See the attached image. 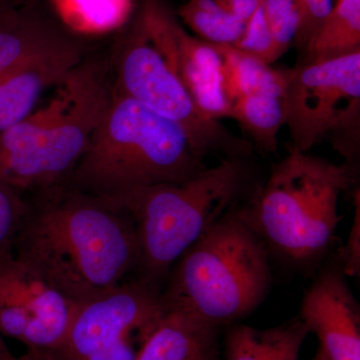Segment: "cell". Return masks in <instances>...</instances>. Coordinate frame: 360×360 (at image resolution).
I'll return each instance as SVG.
<instances>
[{
	"instance_id": "4",
	"label": "cell",
	"mask_w": 360,
	"mask_h": 360,
	"mask_svg": "<svg viewBox=\"0 0 360 360\" xmlns=\"http://www.w3.org/2000/svg\"><path fill=\"white\" fill-rule=\"evenodd\" d=\"M206 167L179 125L115 89L65 186L110 200L142 187L184 181Z\"/></svg>"
},
{
	"instance_id": "7",
	"label": "cell",
	"mask_w": 360,
	"mask_h": 360,
	"mask_svg": "<svg viewBox=\"0 0 360 360\" xmlns=\"http://www.w3.org/2000/svg\"><path fill=\"white\" fill-rule=\"evenodd\" d=\"M284 125L288 148L302 153L328 139L345 162L359 155L360 52L284 68Z\"/></svg>"
},
{
	"instance_id": "11",
	"label": "cell",
	"mask_w": 360,
	"mask_h": 360,
	"mask_svg": "<svg viewBox=\"0 0 360 360\" xmlns=\"http://www.w3.org/2000/svg\"><path fill=\"white\" fill-rule=\"evenodd\" d=\"M135 15L200 112L219 122L231 118L232 103L225 94L217 45L187 32L162 0H142Z\"/></svg>"
},
{
	"instance_id": "2",
	"label": "cell",
	"mask_w": 360,
	"mask_h": 360,
	"mask_svg": "<svg viewBox=\"0 0 360 360\" xmlns=\"http://www.w3.org/2000/svg\"><path fill=\"white\" fill-rule=\"evenodd\" d=\"M110 61L84 58L53 96L0 132V182L20 194L65 186L115 91Z\"/></svg>"
},
{
	"instance_id": "26",
	"label": "cell",
	"mask_w": 360,
	"mask_h": 360,
	"mask_svg": "<svg viewBox=\"0 0 360 360\" xmlns=\"http://www.w3.org/2000/svg\"><path fill=\"white\" fill-rule=\"evenodd\" d=\"M340 264L347 276H359L360 272V198L354 191V217L347 243L340 250Z\"/></svg>"
},
{
	"instance_id": "31",
	"label": "cell",
	"mask_w": 360,
	"mask_h": 360,
	"mask_svg": "<svg viewBox=\"0 0 360 360\" xmlns=\"http://www.w3.org/2000/svg\"><path fill=\"white\" fill-rule=\"evenodd\" d=\"M0 360H8V359H0ZM11 360H16V357H15V359H11Z\"/></svg>"
},
{
	"instance_id": "29",
	"label": "cell",
	"mask_w": 360,
	"mask_h": 360,
	"mask_svg": "<svg viewBox=\"0 0 360 360\" xmlns=\"http://www.w3.org/2000/svg\"><path fill=\"white\" fill-rule=\"evenodd\" d=\"M0 359L9 360L15 359V357L11 354V352H9L8 348H7L1 335H0Z\"/></svg>"
},
{
	"instance_id": "17",
	"label": "cell",
	"mask_w": 360,
	"mask_h": 360,
	"mask_svg": "<svg viewBox=\"0 0 360 360\" xmlns=\"http://www.w3.org/2000/svg\"><path fill=\"white\" fill-rule=\"evenodd\" d=\"M59 23L71 34L97 37L125 27L134 13V0H49Z\"/></svg>"
},
{
	"instance_id": "6",
	"label": "cell",
	"mask_w": 360,
	"mask_h": 360,
	"mask_svg": "<svg viewBox=\"0 0 360 360\" xmlns=\"http://www.w3.org/2000/svg\"><path fill=\"white\" fill-rule=\"evenodd\" d=\"M239 207L208 229L170 270L162 290L168 309L221 328L264 302L271 285L269 250Z\"/></svg>"
},
{
	"instance_id": "3",
	"label": "cell",
	"mask_w": 360,
	"mask_h": 360,
	"mask_svg": "<svg viewBox=\"0 0 360 360\" xmlns=\"http://www.w3.org/2000/svg\"><path fill=\"white\" fill-rule=\"evenodd\" d=\"M262 182L252 158H222L184 181L106 200L134 220L139 276L161 286L180 257L226 213L250 200Z\"/></svg>"
},
{
	"instance_id": "18",
	"label": "cell",
	"mask_w": 360,
	"mask_h": 360,
	"mask_svg": "<svg viewBox=\"0 0 360 360\" xmlns=\"http://www.w3.org/2000/svg\"><path fill=\"white\" fill-rule=\"evenodd\" d=\"M360 52V0H335L333 11L305 45L300 63H319Z\"/></svg>"
},
{
	"instance_id": "28",
	"label": "cell",
	"mask_w": 360,
	"mask_h": 360,
	"mask_svg": "<svg viewBox=\"0 0 360 360\" xmlns=\"http://www.w3.org/2000/svg\"><path fill=\"white\" fill-rule=\"evenodd\" d=\"M16 360H56V359L51 352L27 349L25 354Z\"/></svg>"
},
{
	"instance_id": "16",
	"label": "cell",
	"mask_w": 360,
	"mask_h": 360,
	"mask_svg": "<svg viewBox=\"0 0 360 360\" xmlns=\"http://www.w3.org/2000/svg\"><path fill=\"white\" fill-rule=\"evenodd\" d=\"M309 329L300 316L270 328L238 324L225 338L226 360H297Z\"/></svg>"
},
{
	"instance_id": "1",
	"label": "cell",
	"mask_w": 360,
	"mask_h": 360,
	"mask_svg": "<svg viewBox=\"0 0 360 360\" xmlns=\"http://www.w3.org/2000/svg\"><path fill=\"white\" fill-rule=\"evenodd\" d=\"M14 252L77 303L113 290L139 265L131 215L110 201L65 186L39 193L37 201L27 205Z\"/></svg>"
},
{
	"instance_id": "12",
	"label": "cell",
	"mask_w": 360,
	"mask_h": 360,
	"mask_svg": "<svg viewBox=\"0 0 360 360\" xmlns=\"http://www.w3.org/2000/svg\"><path fill=\"white\" fill-rule=\"evenodd\" d=\"M340 264L324 269L300 302V319L328 360H360L359 303Z\"/></svg>"
},
{
	"instance_id": "9",
	"label": "cell",
	"mask_w": 360,
	"mask_h": 360,
	"mask_svg": "<svg viewBox=\"0 0 360 360\" xmlns=\"http://www.w3.org/2000/svg\"><path fill=\"white\" fill-rule=\"evenodd\" d=\"M162 288L142 277L82 303L56 360H136L167 314Z\"/></svg>"
},
{
	"instance_id": "25",
	"label": "cell",
	"mask_w": 360,
	"mask_h": 360,
	"mask_svg": "<svg viewBox=\"0 0 360 360\" xmlns=\"http://www.w3.org/2000/svg\"><path fill=\"white\" fill-rule=\"evenodd\" d=\"M302 13V25L296 35L295 46L302 52L333 11L335 0H297Z\"/></svg>"
},
{
	"instance_id": "23",
	"label": "cell",
	"mask_w": 360,
	"mask_h": 360,
	"mask_svg": "<svg viewBox=\"0 0 360 360\" xmlns=\"http://www.w3.org/2000/svg\"><path fill=\"white\" fill-rule=\"evenodd\" d=\"M26 207L20 194L0 182V260L14 250Z\"/></svg>"
},
{
	"instance_id": "5",
	"label": "cell",
	"mask_w": 360,
	"mask_h": 360,
	"mask_svg": "<svg viewBox=\"0 0 360 360\" xmlns=\"http://www.w3.org/2000/svg\"><path fill=\"white\" fill-rule=\"evenodd\" d=\"M356 169L288 148L239 212L269 251L295 264L314 262L333 243L338 201L356 184Z\"/></svg>"
},
{
	"instance_id": "10",
	"label": "cell",
	"mask_w": 360,
	"mask_h": 360,
	"mask_svg": "<svg viewBox=\"0 0 360 360\" xmlns=\"http://www.w3.org/2000/svg\"><path fill=\"white\" fill-rule=\"evenodd\" d=\"M39 267L18 253L0 260V335L54 354L78 307Z\"/></svg>"
},
{
	"instance_id": "14",
	"label": "cell",
	"mask_w": 360,
	"mask_h": 360,
	"mask_svg": "<svg viewBox=\"0 0 360 360\" xmlns=\"http://www.w3.org/2000/svg\"><path fill=\"white\" fill-rule=\"evenodd\" d=\"M219 330L195 315L168 309L136 360H219Z\"/></svg>"
},
{
	"instance_id": "19",
	"label": "cell",
	"mask_w": 360,
	"mask_h": 360,
	"mask_svg": "<svg viewBox=\"0 0 360 360\" xmlns=\"http://www.w3.org/2000/svg\"><path fill=\"white\" fill-rule=\"evenodd\" d=\"M222 56V82L231 103L250 94L283 96V68H274L231 45H217Z\"/></svg>"
},
{
	"instance_id": "22",
	"label": "cell",
	"mask_w": 360,
	"mask_h": 360,
	"mask_svg": "<svg viewBox=\"0 0 360 360\" xmlns=\"http://www.w3.org/2000/svg\"><path fill=\"white\" fill-rule=\"evenodd\" d=\"M276 58L279 59L295 44L302 25V13L297 0H262Z\"/></svg>"
},
{
	"instance_id": "20",
	"label": "cell",
	"mask_w": 360,
	"mask_h": 360,
	"mask_svg": "<svg viewBox=\"0 0 360 360\" xmlns=\"http://www.w3.org/2000/svg\"><path fill=\"white\" fill-rule=\"evenodd\" d=\"M231 118L236 120L255 151L267 156L276 153L278 134L284 125L283 96L250 94L232 103Z\"/></svg>"
},
{
	"instance_id": "8",
	"label": "cell",
	"mask_w": 360,
	"mask_h": 360,
	"mask_svg": "<svg viewBox=\"0 0 360 360\" xmlns=\"http://www.w3.org/2000/svg\"><path fill=\"white\" fill-rule=\"evenodd\" d=\"M113 56L111 68L116 91L179 125L205 160L212 156L219 160L253 158L255 149L245 137L238 136L196 108L136 15Z\"/></svg>"
},
{
	"instance_id": "27",
	"label": "cell",
	"mask_w": 360,
	"mask_h": 360,
	"mask_svg": "<svg viewBox=\"0 0 360 360\" xmlns=\"http://www.w3.org/2000/svg\"><path fill=\"white\" fill-rule=\"evenodd\" d=\"M215 1L220 6L224 7L227 13L243 22H248L262 4V0H215Z\"/></svg>"
},
{
	"instance_id": "15",
	"label": "cell",
	"mask_w": 360,
	"mask_h": 360,
	"mask_svg": "<svg viewBox=\"0 0 360 360\" xmlns=\"http://www.w3.org/2000/svg\"><path fill=\"white\" fill-rule=\"evenodd\" d=\"M68 33L30 8L0 0V79Z\"/></svg>"
},
{
	"instance_id": "13",
	"label": "cell",
	"mask_w": 360,
	"mask_h": 360,
	"mask_svg": "<svg viewBox=\"0 0 360 360\" xmlns=\"http://www.w3.org/2000/svg\"><path fill=\"white\" fill-rule=\"evenodd\" d=\"M84 58V45L68 33L0 79V132L27 117L45 90L60 84Z\"/></svg>"
},
{
	"instance_id": "24",
	"label": "cell",
	"mask_w": 360,
	"mask_h": 360,
	"mask_svg": "<svg viewBox=\"0 0 360 360\" xmlns=\"http://www.w3.org/2000/svg\"><path fill=\"white\" fill-rule=\"evenodd\" d=\"M233 46L239 51L257 56L269 65L278 60L269 23L265 18L262 0L255 13L246 22L243 37Z\"/></svg>"
},
{
	"instance_id": "30",
	"label": "cell",
	"mask_w": 360,
	"mask_h": 360,
	"mask_svg": "<svg viewBox=\"0 0 360 360\" xmlns=\"http://www.w3.org/2000/svg\"><path fill=\"white\" fill-rule=\"evenodd\" d=\"M312 360H328L326 359V355L323 354V352H321V349H317L316 354H315L314 359Z\"/></svg>"
},
{
	"instance_id": "21",
	"label": "cell",
	"mask_w": 360,
	"mask_h": 360,
	"mask_svg": "<svg viewBox=\"0 0 360 360\" xmlns=\"http://www.w3.org/2000/svg\"><path fill=\"white\" fill-rule=\"evenodd\" d=\"M176 16L196 37L215 45L233 46L243 37L246 25L215 0H186L177 9Z\"/></svg>"
}]
</instances>
